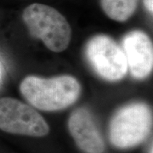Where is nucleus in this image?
<instances>
[{"label": "nucleus", "instance_id": "nucleus-10", "mask_svg": "<svg viewBox=\"0 0 153 153\" xmlns=\"http://www.w3.org/2000/svg\"><path fill=\"white\" fill-rule=\"evenodd\" d=\"M1 74H2V70H1V64H0V77H1Z\"/></svg>", "mask_w": 153, "mask_h": 153}, {"label": "nucleus", "instance_id": "nucleus-4", "mask_svg": "<svg viewBox=\"0 0 153 153\" xmlns=\"http://www.w3.org/2000/svg\"><path fill=\"white\" fill-rule=\"evenodd\" d=\"M85 55L94 71L105 80L119 81L128 71L122 47L107 35L99 34L90 38Z\"/></svg>", "mask_w": 153, "mask_h": 153}, {"label": "nucleus", "instance_id": "nucleus-9", "mask_svg": "<svg viewBox=\"0 0 153 153\" xmlns=\"http://www.w3.org/2000/svg\"><path fill=\"white\" fill-rule=\"evenodd\" d=\"M143 1H144V4H145V7L146 8V10H147L151 14H152V12H153L152 0H143Z\"/></svg>", "mask_w": 153, "mask_h": 153}, {"label": "nucleus", "instance_id": "nucleus-8", "mask_svg": "<svg viewBox=\"0 0 153 153\" xmlns=\"http://www.w3.org/2000/svg\"><path fill=\"white\" fill-rule=\"evenodd\" d=\"M100 5L110 19L123 22L134 14L138 0H100Z\"/></svg>", "mask_w": 153, "mask_h": 153}, {"label": "nucleus", "instance_id": "nucleus-7", "mask_svg": "<svg viewBox=\"0 0 153 153\" xmlns=\"http://www.w3.org/2000/svg\"><path fill=\"white\" fill-rule=\"evenodd\" d=\"M68 129L76 146L85 153H104V138L92 112L86 107L72 111L68 119Z\"/></svg>", "mask_w": 153, "mask_h": 153}, {"label": "nucleus", "instance_id": "nucleus-5", "mask_svg": "<svg viewBox=\"0 0 153 153\" xmlns=\"http://www.w3.org/2000/svg\"><path fill=\"white\" fill-rule=\"evenodd\" d=\"M0 129L32 137H44L49 132L44 118L31 105L15 98H0Z\"/></svg>", "mask_w": 153, "mask_h": 153}, {"label": "nucleus", "instance_id": "nucleus-3", "mask_svg": "<svg viewBox=\"0 0 153 153\" xmlns=\"http://www.w3.org/2000/svg\"><path fill=\"white\" fill-rule=\"evenodd\" d=\"M152 126V112L146 103L134 102L118 109L109 123L111 143L118 149H128L141 144Z\"/></svg>", "mask_w": 153, "mask_h": 153}, {"label": "nucleus", "instance_id": "nucleus-6", "mask_svg": "<svg viewBox=\"0 0 153 153\" xmlns=\"http://www.w3.org/2000/svg\"><path fill=\"white\" fill-rule=\"evenodd\" d=\"M121 47L132 76L136 79L147 77L153 68L152 42L147 34L140 30L127 33Z\"/></svg>", "mask_w": 153, "mask_h": 153}, {"label": "nucleus", "instance_id": "nucleus-1", "mask_svg": "<svg viewBox=\"0 0 153 153\" xmlns=\"http://www.w3.org/2000/svg\"><path fill=\"white\" fill-rule=\"evenodd\" d=\"M81 84L76 77L61 75L54 77L28 76L20 91L35 108L47 111L65 109L75 103L81 94Z\"/></svg>", "mask_w": 153, "mask_h": 153}, {"label": "nucleus", "instance_id": "nucleus-2", "mask_svg": "<svg viewBox=\"0 0 153 153\" xmlns=\"http://www.w3.org/2000/svg\"><path fill=\"white\" fill-rule=\"evenodd\" d=\"M22 20L31 35L40 39L49 50L62 52L70 44V24L55 8L35 3L24 10Z\"/></svg>", "mask_w": 153, "mask_h": 153}]
</instances>
